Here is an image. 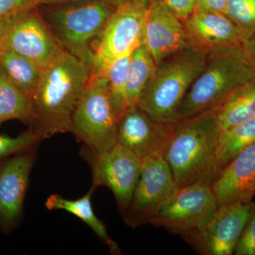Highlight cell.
I'll use <instances>...</instances> for the list:
<instances>
[{
  "instance_id": "obj_1",
  "label": "cell",
  "mask_w": 255,
  "mask_h": 255,
  "mask_svg": "<svg viewBox=\"0 0 255 255\" xmlns=\"http://www.w3.org/2000/svg\"><path fill=\"white\" fill-rule=\"evenodd\" d=\"M90 67L70 53L43 70L30 100L29 130L39 140L70 132L72 117L91 79Z\"/></svg>"
},
{
  "instance_id": "obj_2",
  "label": "cell",
  "mask_w": 255,
  "mask_h": 255,
  "mask_svg": "<svg viewBox=\"0 0 255 255\" xmlns=\"http://www.w3.org/2000/svg\"><path fill=\"white\" fill-rule=\"evenodd\" d=\"M218 108L174 124L164 158L178 188L196 182L212 184L219 176L217 149L221 128Z\"/></svg>"
},
{
  "instance_id": "obj_3",
  "label": "cell",
  "mask_w": 255,
  "mask_h": 255,
  "mask_svg": "<svg viewBox=\"0 0 255 255\" xmlns=\"http://www.w3.org/2000/svg\"><path fill=\"white\" fill-rule=\"evenodd\" d=\"M207 55L188 47L159 63L137 105L158 123H177L179 107L204 70Z\"/></svg>"
},
{
  "instance_id": "obj_4",
  "label": "cell",
  "mask_w": 255,
  "mask_h": 255,
  "mask_svg": "<svg viewBox=\"0 0 255 255\" xmlns=\"http://www.w3.org/2000/svg\"><path fill=\"white\" fill-rule=\"evenodd\" d=\"M118 1L79 0L48 5L42 16L64 50L91 69L94 45Z\"/></svg>"
},
{
  "instance_id": "obj_5",
  "label": "cell",
  "mask_w": 255,
  "mask_h": 255,
  "mask_svg": "<svg viewBox=\"0 0 255 255\" xmlns=\"http://www.w3.org/2000/svg\"><path fill=\"white\" fill-rule=\"evenodd\" d=\"M255 79L243 48L208 53L205 67L193 82L178 110V119L189 118L222 105L238 87Z\"/></svg>"
},
{
  "instance_id": "obj_6",
  "label": "cell",
  "mask_w": 255,
  "mask_h": 255,
  "mask_svg": "<svg viewBox=\"0 0 255 255\" xmlns=\"http://www.w3.org/2000/svg\"><path fill=\"white\" fill-rule=\"evenodd\" d=\"M118 122L107 78L91 75L86 91L72 117L70 132L88 150L103 153L117 145Z\"/></svg>"
},
{
  "instance_id": "obj_7",
  "label": "cell",
  "mask_w": 255,
  "mask_h": 255,
  "mask_svg": "<svg viewBox=\"0 0 255 255\" xmlns=\"http://www.w3.org/2000/svg\"><path fill=\"white\" fill-rule=\"evenodd\" d=\"M147 9L134 0H119L94 45L92 76H104L112 62L141 44Z\"/></svg>"
},
{
  "instance_id": "obj_8",
  "label": "cell",
  "mask_w": 255,
  "mask_h": 255,
  "mask_svg": "<svg viewBox=\"0 0 255 255\" xmlns=\"http://www.w3.org/2000/svg\"><path fill=\"white\" fill-rule=\"evenodd\" d=\"M218 207L212 184L196 182L178 188L148 223L184 236L205 226Z\"/></svg>"
},
{
  "instance_id": "obj_9",
  "label": "cell",
  "mask_w": 255,
  "mask_h": 255,
  "mask_svg": "<svg viewBox=\"0 0 255 255\" xmlns=\"http://www.w3.org/2000/svg\"><path fill=\"white\" fill-rule=\"evenodd\" d=\"M177 189L164 156L144 157L141 159L140 177L131 201L124 212L126 223L132 228L148 223Z\"/></svg>"
},
{
  "instance_id": "obj_10",
  "label": "cell",
  "mask_w": 255,
  "mask_h": 255,
  "mask_svg": "<svg viewBox=\"0 0 255 255\" xmlns=\"http://www.w3.org/2000/svg\"><path fill=\"white\" fill-rule=\"evenodd\" d=\"M37 7L22 13L10 25L1 37L0 47L33 60L43 70L65 51Z\"/></svg>"
},
{
  "instance_id": "obj_11",
  "label": "cell",
  "mask_w": 255,
  "mask_h": 255,
  "mask_svg": "<svg viewBox=\"0 0 255 255\" xmlns=\"http://www.w3.org/2000/svg\"><path fill=\"white\" fill-rule=\"evenodd\" d=\"M85 155L91 166L93 187L110 189L124 214L140 177L141 159L119 144L103 153L87 149Z\"/></svg>"
},
{
  "instance_id": "obj_12",
  "label": "cell",
  "mask_w": 255,
  "mask_h": 255,
  "mask_svg": "<svg viewBox=\"0 0 255 255\" xmlns=\"http://www.w3.org/2000/svg\"><path fill=\"white\" fill-rule=\"evenodd\" d=\"M253 202L219 206L199 231L183 236L201 255L234 254Z\"/></svg>"
},
{
  "instance_id": "obj_13",
  "label": "cell",
  "mask_w": 255,
  "mask_h": 255,
  "mask_svg": "<svg viewBox=\"0 0 255 255\" xmlns=\"http://www.w3.org/2000/svg\"><path fill=\"white\" fill-rule=\"evenodd\" d=\"M174 124L158 123L138 105H131L122 114L117 125V144L142 159L165 155Z\"/></svg>"
},
{
  "instance_id": "obj_14",
  "label": "cell",
  "mask_w": 255,
  "mask_h": 255,
  "mask_svg": "<svg viewBox=\"0 0 255 255\" xmlns=\"http://www.w3.org/2000/svg\"><path fill=\"white\" fill-rule=\"evenodd\" d=\"M143 43L156 66L189 47L184 23L159 0H154L147 8Z\"/></svg>"
},
{
  "instance_id": "obj_15",
  "label": "cell",
  "mask_w": 255,
  "mask_h": 255,
  "mask_svg": "<svg viewBox=\"0 0 255 255\" xmlns=\"http://www.w3.org/2000/svg\"><path fill=\"white\" fill-rule=\"evenodd\" d=\"M183 23L191 48L209 53L228 48H243L244 46V38L222 13L195 9Z\"/></svg>"
},
{
  "instance_id": "obj_16",
  "label": "cell",
  "mask_w": 255,
  "mask_h": 255,
  "mask_svg": "<svg viewBox=\"0 0 255 255\" xmlns=\"http://www.w3.org/2000/svg\"><path fill=\"white\" fill-rule=\"evenodd\" d=\"M212 187L219 206L251 202L255 195V142L221 171Z\"/></svg>"
},
{
  "instance_id": "obj_17",
  "label": "cell",
  "mask_w": 255,
  "mask_h": 255,
  "mask_svg": "<svg viewBox=\"0 0 255 255\" xmlns=\"http://www.w3.org/2000/svg\"><path fill=\"white\" fill-rule=\"evenodd\" d=\"M33 156L20 154L0 167V223L11 226L22 212Z\"/></svg>"
},
{
  "instance_id": "obj_18",
  "label": "cell",
  "mask_w": 255,
  "mask_h": 255,
  "mask_svg": "<svg viewBox=\"0 0 255 255\" xmlns=\"http://www.w3.org/2000/svg\"><path fill=\"white\" fill-rule=\"evenodd\" d=\"M95 187L92 186L90 191L76 200H69L62 197L59 194H52L47 199L46 206L49 210H64L81 219L93 230L107 246L111 253L114 255L121 254L120 250L115 242L112 241L107 233L105 223L100 221L94 213L91 198Z\"/></svg>"
},
{
  "instance_id": "obj_19",
  "label": "cell",
  "mask_w": 255,
  "mask_h": 255,
  "mask_svg": "<svg viewBox=\"0 0 255 255\" xmlns=\"http://www.w3.org/2000/svg\"><path fill=\"white\" fill-rule=\"evenodd\" d=\"M255 117V79L238 87L218 108L221 130L244 123Z\"/></svg>"
},
{
  "instance_id": "obj_20",
  "label": "cell",
  "mask_w": 255,
  "mask_h": 255,
  "mask_svg": "<svg viewBox=\"0 0 255 255\" xmlns=\"http://www.w3.org/2000/svg\"><path fill=\"white\" fill-rule=\"evenodd\" d=\"M0 66L14 86L30 98L43 70L33 60L2 47H0Z\"/></svg>"
},
{
  "instance_id": "obj_21",
  "label": "cell",
  "mask_w": 255,
  "mask_h": 255,
  "mask_svg": "<svg viewBox=\"0 0 255 255\" xmlns=\"http://www.w3.org/2000/svg\"><path fill=\"white\" fill-rule=\"evenodd\" d=\"M255 142V117L236 127L221 130L217 149L219 175L238 154Z\"/></svg>"
},
{
  "instance_id": "obj_22",
  "label": "cell",
  "mask_w": 255,
  "mask_h": 255,
  "mask_svg": "<svg viewBox=\"0 0 255 255\" xmlns=\"http://www.w3.org/2000/svg\"><path fill=\"white\" fill-rule=\"evenodd\" d=\"M155 70L153 58L142 42L132 51L128 70L127 93L128 107L137 105Z\"/></svg>"
},
{
  "instance_id": "obj_23",
  "label": "cell",
  "mask_w": 255,
  "mask_h": 255,
  "mask_svg": "<svg viewBox=\"0 0 255 255\" xmlns=\"http://www.w3.org/2000/svg\"><path fill=\"white\" fill-rule=\"evenodd\" d=\"M31 100L14 86L0 66V127L10 120L29 123Z\"/></svg>"
},
{
  "instance_id": "obj_24",
  "label": "cell",
  "mask_w": 255,
  "mask_h": 255,
  "mask_svg": "<svg viewBox=\"0 0 255 255\" xmlns=\"http://www.w3.org/2000/svg\"><path fill=\"white\" fill-rule=\"evenodd\" d=\"M132 53L114 60L109 65L104 74L108 82L111 101L118 119L128 107L127 82Z\"/></svg>"
},
{
  "instance_id": "obj_25",
  "label": "cell",
  "mask_w": 255,
  "mask_h": 255,
  "mask_svg": "<svg viewBox=\"0 0 255 255\" xmlns=\"http://www.w3.org/2000/svg\"><path fill=\"white\" fill-rule=\"evenodd\" d=\"M224 14L236 26L245 41L255 29V0H228Z\"/></svg>"
},
{
  "instance_id": "obj_26",
  "label": "cell",
  "mask_w": 255,
  "mask_h": 255,
  "mask_svg": "<svg viewBox=\"0 0 255 255\" xmlns=\"http://www.w3.org/2000/svg\"><path fill=\"white\" fill-rule=\"evenodd\" d=\"M38 141V137L29 130L15 137L0 135V160L7 156L26 150Z\"/></svg>"
},
{
  "instance_id": "obj_27",
  "label": "cell",
  "mask_w": 255,
  "mask_h": 255,
  "mask_svg": "<svg viewBox=\"0 0 255 255\" xmlns=\"http://www.w3.org/2000/svg\"><path fill=\"white\" fill-rule=\"evenodd\" d=\"M236 255H255V203L253 202L251 214L240 238Z\"/></svg>"
},
{
  "instance_id": "obj_28",
  "label": "cell",
  "mask_w": 255,
  "mask_h": 255,
  "mask_svg": "<svg viewBox=\"0 0 255 255\" xmlns=\"http://www.w3.org/2000/svg\"><path fill=\"white\" fill-rule=\"evenodd\" d=\"M38 6L37 0H0V21Z\"/></svg>"
},
{
  "instance_id": "obj_29",
  "label": "cell",
  "mask_w": 255,
  "mask_h": 255,
  "mask_svg": "<svg viewBox=\"0 0 255 255\" xmlns=\"http://www.w3.org/2000/svg\"><path fill=\"white\" fill-rule=\"evenodd\" d=\"M182 21L187 19L196 9L195 0H159Z\"/></svg>"
},
{
  "instance_id": "obj_30",
  "label": "cell",
  "mask_w": 255,
  "mask_h": 255,
  "mask_svg": "<svg viewBox=\"0 0 255 255\" xmlns=\"http://www.w3.org/2000/svg\"><path fill=\"white\" fill-rule=\"evenodd\" d=\"M196 9L224 14L228 0H195Z\"/></svg>"
},
{
  "instance_id": "obj_31",
  "label": "cell",
  "mask_w": 255,
  "mask_h": 255,
  "mask_svg": "<svg viewBox=\"0 0 255 255\" xmlns=\"http://www.w3.org/2000/svg\"><path fill=\"white\" fill-rule=\"evenodd\" d=\"M243 50L247 61L255 72V29L245 41Z\"/></svg>"
},
{
  "instance_id": "obj_32",
  "label": "cell",
  "mask_w": 255,
  "mask_h": 255,
  "mask_svg": "<svg viewBox=\"0 0 255 255\" xmlns=\"http://www.w3.org/2000/svg\"><path fill=\"white\" fill-rule=\"evenodd\" d=\"M21 14H22V13H21ZM21 14H18L17 16H15L14 17L7 18V19H5L4 21H0V41H1V37H2L6 30L7 29L10 25L13 23L15 20L18 17V16H20Z\"/></svg>"
},
{
  "instance_id": "obj_33",
  "label": "cell",
  "mask_w": 255,
  "mask_h": 255,
  "mask_svg": "<svg viewBox=\"0 0 255 255\" xmlns=\"http://www.w3.org/2000/svg\"><path fill=\"white\" fill-rule=\"evenodd\" d=\"M74 1H79V0H37V4L39 6L40 5L57 4ZM112 1H119V0H112Z\"/></svg>"
},
{
  "instance_id": "obj_34",
  "label": "cell",
  "mask_w": 255,
  "mask_h": 255,
  "mask_svg": "<svg viewBox=\"0 0 255 255\" xmlns=\"http://www.w3.org/2000/svg\"><path fill=\"white\" fill-rule=\"evenodd\" d=\"M134 1H136L138 4L142 5V6L147 9L154 0H134Z\"/></svg>"
}]
</instances>
